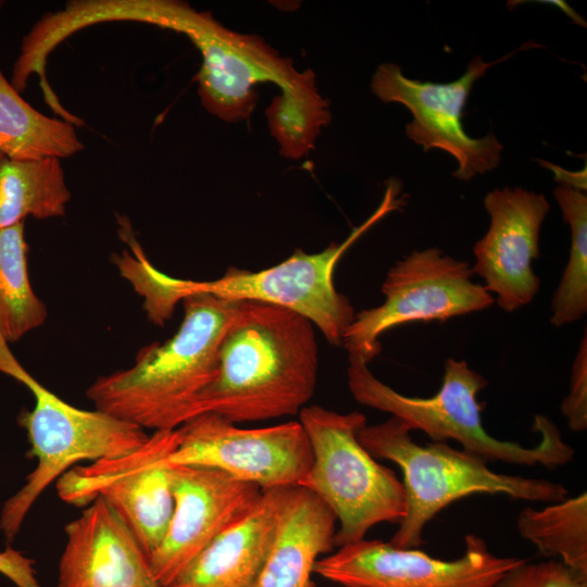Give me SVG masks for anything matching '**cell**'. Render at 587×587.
<instances>
[{"label": "cell", "instance_id": "7402d4cb", "mask_svg": "<svg viewBox=\"0 0 587 587\" xmlns=\"http://www.w3.org/2000/svg\"><path fill=\"white\" fill-rule=\"evenodd\" d=\"M27 252L24 222L0 229V337L8 344L40 327L48 316L30 284Z\"/></svg>", "mask_w": 587, "mask_h": 587}, {"label": "cell", "instance_id": "44dd1931", "mask_svg": "<svg viewBox=\"0 0 587 587\" xmlns=\"http://www.w3.org/2000/svg\"><path fill=\"white\" fill-rule=\"evenodd\" d=\"M522 538L549 558L557 557L587 580V495L552 502L542 509L526 507L516 519Z\"/></svg>", "mask_w": 587, "mask_h": 587}, {"label": "cell", "instance_id": "83f0119b", "mask_svg": "<svg viewBox=\"0 0 587 587\" xmlns=\"http://www.w3.org/2000/svg\"><path fill=\"white\" fill-rule=\"evenodd\" d=\"M2 5H3V1L0 0V9L2 8Z\"/></svg>", "mask_w": 587, "mask_h": 587}, {"label": "cell", "instance_id": "7a4b0ae2", "mask_svg": "<svg viewBox=\"0 0 587 587\" xmlns=\"http://www.w3.org/2000/svg\"><path fill=\"white\" fill-rule=\"evenodd\" d=\"M400 192L399 182L389 179L377 209L344 241L332 242L316 253L298 249L283 262L258 272L229 267L213 280L176 278L157 270L138 243L132 246L133 254L123 251L113 261L121 275L142 297L143 310L155 325H164L176 304L187 296L210 294L230 301L262 302L295 311L311 321L332 346L340 347L355 311L335 287V268L364 233L404 205L405 195Z\"/></svg>", "mask_w": 587, "mask_h": 587}, {"label": "cell", "instance_id": "603a6c76", "mask_svg": "<svg viewBox=\"0 0 587 587\" xmlns=\"http://www.w3.org/2000/svg\"><path fill=\"white\" fill-rule=\"evenodd\" d=\"M553 195L571 228L569 260L551 302L550 323L561 327L587 312V197L566 184L558 186Z\"/></svg>", "mask_w": 587, "mask_h": 587}, {"label": "cell", "instance_id": "3957f363", "mask_svg": "<svg viewBox=\"0 0 587 587\" xmlns=\"http://www.w3.org/2000/svg\"><path fill=\"white\" fill-rule=\"evenodd\" d=\"M317 371L311 321L278 305L240 301L197 415L215 413L235 424L295 415L312 398Z\"/></svg>", "mask_w": 587, "mask_h": 587}, {"label": "cell", "instance_id": "4fadbf2b", "mask_svg": "<svg viewBox=\"0 0 587 587\" xmlns=\"http://www.w3.org/2000/svg\"><path fill=\"white\" fill-rule=\"evenodd\" d=\"M520 50L523 47L488 63L475 57L465 73L448 84L411 79L397 64L385 63L373 75L371 88L383 102L401 103L412 113L413 120L405 126L409 139L424 151L438 148L451 154L459 164L453 176L470 180L476 174L497 167L503 147L492 134L472 138L465 133L462 124L465 102L474 83L491 65Z\"/></svg>", "mask_w": 587, "mask_h": 587}, {"label": "cell", "instance_id": "8fae6325", "mask_svg": "<svg viewBox=\"0 0 587 587\" xmlns=\"http://www.w3.org/2000/svg\"><path fill=\"white\" fill-rule=\"evenodd\" d=\"M168 463L220 470L262 490L299 485L313 453L300 422L242 428L215 413L199 414L177 428Z\"/></svg>", "mask_w": 587, "mask_h": 587}, {"label": "cell", "instance_id": "30bf717a", "mask_svg": "<svg viewBox=\"0 0 587 587\" xmlns=\"http://www.w3.org/2000/svg\"><path fill=\"white\" fill-rule=\"evenodd\" d=\"M177 444V429L155 430L134 451L75 465L57 480L59 497L75 505L103 498L149 558L163 540L174 510L167 460Z\"/></svg>", "mask_w": 587, "mask_h": 587}, {"label": "cell", "instance_id": "4316f807", "mask_svg": "<svg viewBox=\"0 0 587 587\" xmlns=\"http://www.w3.org/2000/svg\"><path fill=\"white\" fill-rule=\"evenodd\" d=\"M5 157L0 152V163L2 162V160L4 159Z\"/></svg>", "mask_w": 587, "mask_h": 587}, {"label": "cell", "instance_id": "5bb4252c", "mask_svg": "<svg viewBox=\"0 0 587 587\" xmlns=\"http://www.w3.org/2000/svg\"><path fill=\"white\" fill-rule=\"evenodd\" d=\"M174 510L149 557L160 587H168L223 532L246 516L263 490L215 469L170 463Z\"/></svg>", "mask_w": 587, "mask_h": 587}, {"label": "cell", "instance_id": "ac0fdd59", "mask_svg": "<svg viewBox=\"0 0 587 587\" xmlns=\"http://www.w3.org/2000/svg\"><path fill=\"white\" fill-rule=\"evenodd\" d=\"M282 488L263 490L258 504L216 537L168 587H252L276 535Z\"/></svg>", "mask_w": 587, "mask_h": 587}, {"label": "cell", "instance_id": "5b68a950", "mask_svg": "<svg viewBox=\"0 0 587 587\" xmlns=\"http://www.w3.org/2000/svg\"><path fill=\"white\" fill-rule=\"evenodd\" d=\"M349 390L362 405L398 417L411 430L424 432L435 442L454 440L462 450L485 462L557 469L573 461L574 449L566 444L558 426L537 414L533 429L540 440L534 447L491 436L482 421L478 394L488 386L487 379L464 360L449 358L438 391L427 398L404 396L379 380L369 363L357 354H348Z\"/></svg>", "mask_w": 587, "mask_h": 587}, {"label": "cell", "instance_id": "ba28073f", "mask_svg": "<svg viewBox=\"0 0 587 587\" xmlns=\"http://www.w3.org/2000/svg\"><path fill=\"white\" fill-rule=\"evenodd\" d=\"M0 372L25 385L35 398L33 410L20 416L30 442L35 470L24 486L9 498L1 512L0 528L13 539L43 490L76 463L115 458L134 451L149 437L141 427L102 411L78 409L62 400L34 378L0 337Z\"/></svg>", "mask_w": 587, "mask_h": 587}, {"label": "cell", "instance_id": "d4e9b609", "mask_svg": "<svg viewBox=\"0 0 587 587\" xmlns=\"http://www.w3.org/2000/svg\"><path fill=\"white\" fill-rule=\"evenodd\" d=\"M561 412L574 432L587 428V335L579 342L572 364L570 391L561 402Z\"/></svg>", "mask_w": 587, "mask_h": 587}, {"label": "cell", "instance_id": "8992f818", "mask_svg": "<svg viewBox=\"0 0 587 587\" xmlns=\"http://www.w3.org/2000/svg\"><path fill=\"white\" fill-rule=\"evenodd\" d=\"M411 432L395 416L365 424L358 432L359 441L375 459L389 460L402 472L407 512L388 541L395 547H420L425 526L433 517L452 502L472 495H505L547 503L567 498L569 491L562 484L497 473L484 460L448 442L419 445Z\"/></svg>", "mask_w": 587, "mask_h": 587}, {"label": "cell", "instance_id": "2e32d148", "mask_svg": "<svg viewBox=\"0 0 587 587\" xmlns=\"http://www.w3.org/2000/svg\"><path fill=\"white\" fill-rule=\"evenodd\" d=\"M57 587H160L149 558L101 497L65 527Z\"/></svg>", "mask_w": 587, "mask_h": 587}, {"label": "cell", "instance_id": "277c9868", "mask_svg": "<svg viewBox=\"0 0 587 587\" xmlns=\"http://www.w3.org/2000/svg\"><path fill=\"white\" fill-rule=\"evenodd\" d=\"M239 302L210 294L187 296L178 330L162 344L143 347L132 367L99 377L87 397L97 410L142 429H177L197 415Z\"/></svg>", "mask_w": 587, "mask_h": 587}, {"label": "cell", "instance_id": "484cf974", "mask_svg": "<svg viewBox=\"0 0 587 587\" xmlns=\"http://www.w3.org/2000/svg\"><path fill=\"white\" fill-rule=\"evenodd\" d=\"M0 572L18 587H40L34 576L30 561L11 548L0 553Z\"/></svg>", "mask_w": 587, "mask_h": 587}, {"label": "cell", "instance_id": "d6986e66", "mask_svg": "<svg viewBox=\"0 0 587 587\" xmlns=\"http://www.w3.org/2000/svg\"><path fill=\"white\" fill-rule=\"evenodd\" d=\"M75 127L32 107L0 70V152L5 158L25 161L74 155L84 149Z\"/></svg>", "mask_w": 587, "mask_h": 587}, {"label": "cell", "instance_id": "52a82bcc", "mask_svg": "<svg viewBox=\"0 0 587 587\" xmlns=\"http://www.w3.org/2000/svg\"><path fill=\"white\" fill-rule=\"evenodd\" d=\"M300 423L313 461L298 486L316 496L335 515V547L357 542L380 523H400L407 512L405 491L394 471L361 445L363 413H339L321 405L304 407Z\"/></svg>", "mask_w": 587, "mask_h": 587}, {"label": "cell", "instance_id": "ffe728a7", "mask_svg": "<svg viewBox=\"0 0 587 587\" xmlns=\"http://www.w3.org/2000/svg\"><path fill=\"white\" fill-rule=\"evenodd\" d=\"M71 199L59 158L0 163V229L26 216L58 217L65 214Z\"/></svg>", "mask_w": 587, "mask_h": 587}, {"label": "cell", "instance_id": "9a60e30c", "mask_svg": "<svg viewBox=\"0 0 587 587\" xmlns=\"http://www.w3.org/2000/svg\"><path fill=\"white\" fill-rule=\"evenodd\" d=\"M484 205L490 225L473 247L472 271L502 311L514 312L540 288L533 262L540 255V227L550 204L542 193L504 187L488 192Z\"/></svg>", "mask_w": 587, "mask_h": 587}, {"label": "cell", "instance_id": "6da1fadb", "mask_svg": "<svg viewBox=\"0 0 587 587\" xmlns=\"http://www.w3.org/2000/svg\"><path fill=\"white\" fill-rule=\"evenodd\" d=\"M146 22L185 34L199 49L198 95L211 114L227 122L248 118L257 103L254 86L271 82L282 95L266 114L282 149H309L329 122L328 103L317 92L313 72L300 73L291 59L261 38L233 32L210 13L174 0H151Z\"/></svg>", "mask_w": 587, "mask_h": 587}, {"label": "cell", "instance_id": "9c48e42d", "mask_svg": "<svg viewBox=\"0 0 587 587\" xmlns=\"http://www.w3.org/2000/svg\"><path fill=\"white\" fill-rule=\"evenodd\" d=\"M473 276L465 261L437 247L412 251L389 268L382 285L385 301L355 312L341 347L369 363L382 350L379 336L391 328L413 322H445L490 308L494 297Z\"/></svg>", "mask_w": 587, "mask_h": 587}, {"label": "cell", "instance_id": "7c38bea8", "mask_svg": "<svg viewBox=\"0 0 587 587\" xmlns=\"http://www.w3.org/2000/svg\"><path fill=\"white\" fill-rule=\"evenodd\" d=\"M464 553L441 560L416 548H399L362 539L321 557L314 574L342 587H496L525 561L492 553L474 534L464 538Z\"/></svg>", "mask_w": 587, "mask_h": 587}, {"label": "cell", "instance_id": "cb8c5ba5", "mask_svg": "<svg viewBox=\"0 0 587 587\" xmlns=\"http://www.w3.org/2000/svg\"><path fill=\"white\" fill-rule=\"evenodd\" d=\"M496 587H587V580L560 561L528 563L525 560L508 572Z\"/></svg>", "mask_w": 587, "mask_h": 587}, {"label": "cell", "instance_id": "e0dca14e", "mask_svg": "<svg viewBox=\"0 0 587 587\" xmlns=\"http://www.w3.org/2000/svg\"><path fill=\"white\" fill-rule=\"evenodd\" d=\"M336 517L301 486L282 488L274 541L252 587H316V561L335 547Z\"/></svg>", "mask_w": 587, "mask_h": 587}]
</instances>
